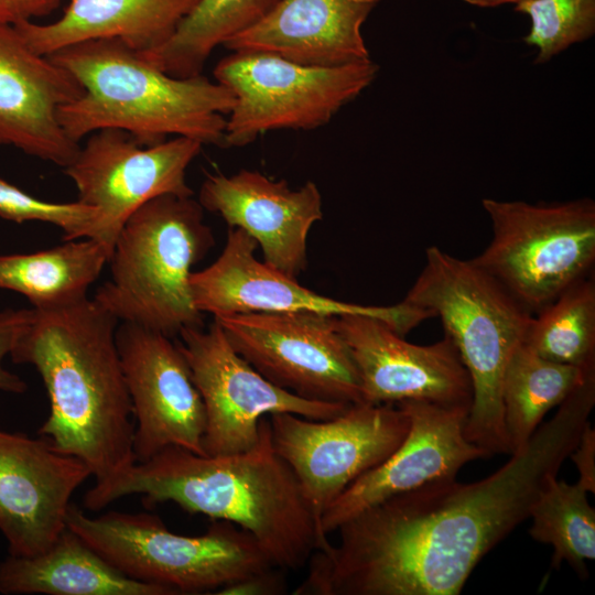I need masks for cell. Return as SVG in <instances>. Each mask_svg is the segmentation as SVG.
<instances>
[{
	"instance_id": "obj_1",
	"label": "cell",
	"mask_w": 595,
	"mask_h": 595,
	"mask_svg": "<svg viewBox=\"0 0 595 595\" xmlns=\"http://www.w3.org/2000/svg\"><path fill=\"white\" fill-rule=\"evenodd\" d=\"M587 374L499 469L475 483L454 478L392 496L315 550L295 595H458L479 561L529 518L589 422Z\"/></svg>"
},
{
	"instance_id": "obj_2",
	"label": "cell",
	"mask_w": 595,
	"mask_h": 595,
	"mask_svg": "<svg viewBox=\"0 0 595 595\" xmlns=\"http://www.w3.org/2000/svg\"><path fill=\"white\" fill-rule=\"evenodd\" d=\"M131 495L149 508L173 502L188 513L231 522L282 570L304 566L323 547L300 485L273 447L269 416L261 419L259 439L248 451L208 456L170 446L95 482L83 505L98 511Z\"/></svg>"
},
{
	"instance_id": "obj_3",
	"label": "cell",
	"mask_w": 595,
	"mask_h": 595,
	"mask_svg": "<svg viewBox=\"0 0 595 595\" xmlns=\"http://www.w3.org/2000/svg\"><path fill=\"white\" fill-rule=\"evenodd\" d=\"M118 322L88 298L32 307L9 355L14 364L32 365L45 386L50 412L39 434L57 452L82 461L96 482L136 462Z\"/></svg>"
},
{
	"instance_id": "obj_4",
	"label": "cell",
	"mask_w": 595,
	"mask_h": 595,
	"mask_svg": "<svg viewBox=\"0 0 595 595\" xmlns=\"http://www.w3.org/2000/svg\"><path fill=\"white\" fill-rule=\"evenodd\" d=\"M80 85L82 95L62 106L58 121L78 142L101 129H119L141 145L185 137L224 147L232 93L202 74L175 77L141 51L117 39L82 42L48 56Z\"/></svg>"
},
{
	"instance_id": "obj_5",
	"label": "cell",
	"mask_w": 595,
	"mask_h": 595,
	"mask_svg": "<svg viewBox=\"0 0 595 595\" xmlns=\"http://www.w3.org/2000/svg\"><path fill=\"white\" fill-rule=\"evenodd\" d=\"M402 301L441 320L469 374L473 401L464 424L466 439L488 455H510L502 378L533 314L470 259L436 246L426 249L424 267Z\"/></svg>"
},
{
	"instance_id": "obj_6",
	"label": "cell",
	"mask_w": 595,
	"mask_h": 595,
	"mask_svg": "<svg viewBox=\"0 0 595 595\" xmlns=\"http://www.w3.org/2000/svg\"><path fill=\"white\" fill-rule=\"evenodd\" d=\"M214 245L204 208L193 196L154 197L119 231L108 261L111 277L94 300L118 321L170 338L184 328L202 327L190 277Z\"/></svg>"
},
{
	"instance_id": "obj_7",
	"label": "cell",
	"mask_w": 595,
	"mask_h": 595,
	"mask_svg": "<svg viewBox=\"0 0 595 595\" xmlns=\"http://www.w3.org/2000/svg\"><path fill=\"white\" fill-rule=\"evenodd\" d=\"M65 524L125 575L176 595L216 593L275 566L250 533L228 521L213 520L205 533L183 536L153 513L90 517L71 504Z\"/></svg>"
},
{
	"instance_id": "obj_8",
	"label": "cell",
	"mask_w": 595,
	"mask_h": 595,
	"mask_svg": "<svg viewBox=\"0 0 595 595\" xmlns=\"http://www.w3.org/2000/svg\"><path fill=\"white\" fill-rule=\"evenodd\" d=\"M491 224L488 246L470 259L536 315L594 271L595 202L484 198Z\"/></svg>"
},
{
	"instance_id": "obj_9",
	"label": "cell",
	"mask_w": 595,
	"mask_h": 595,
	"mask_svg": "<svg viewBox=\"0 0 595 595\" xmlns=\"http://www.w3.org/2000/svg\"><path fill=\"white\" fill-rule=\"evenodd\" d=\"M371 60L333 67L309 66L267 52H232L214 68L234 95L224 147H245L268 131L326 125L376 79Z\"/></svg>"
},
{
	"instance_id": "obj_10",
	"label": "cell",
	"mask_w": 595,
	"mask_h": 595,
	"mask_svg": "<svg viewBox=\"0 0 595 595\" xmlns=\"http://www.w3.org/2000/svg\"><path fill=\"white\" fill-rule=\"evenodd\" d=\"M275 452L293 472L321 532L326 508L382 463L405 437L410 420L398 404L358 402L328 420L282 412L269 416Z\"/></svg>"
},
{
	"instance_id": "obj_11",
	"label": "cell",
	"mask_w": 595,
	"mask_h": 595,
	"mask_svg": "<svg viewBox=\"0 0 595 595\" xmlns=\"http://www.w3.org/2000/svg\"><path fill=\"white\" fill-rule=\"evenodd\" d=\"M214 320L234 349L273 385L309 400L364 402L358 369L336 316L256 312Z\"/></svg>"
},
{
	"instance_id": "obj_12",
	"label": "cell",
	"mask_w": 595,
	"mask_h": 595,
	"mask_svg": "<svg viewBox=\"0 0 595 595\" xmlns=\"http://www.w3.org/2000/svg\"><path fill=\"white\" fill-rule=\"evenodd\" d=\"M178 336L205 408L203 448L208 456L251 448L264 416L288 412L328 420L350 405L304 399L273 385L234 349L215 320L207 329L187 327Z\"/></svg>"
},
{
	"instance_id": "obj_13",
	"label": "cell",
	"mask_w": 595,
	"mask_h": 595,
	"mask_svg": "<svg viewBox=\"0 0 595 595\" xmlns=\"http://www.w3.org/2000/svg\"><path fill=\"white\" fill-rule=\"evenodd\" d=\"M202 147L185 137L141 145L119 129L90 133L64 167L78 191V201L96 210L88 238L111 256L122 226L143 204L166 194L193 196L186 170Z\"/></svg>"
},
{
	"instance_id": "obj_14",
	"label": "cell",
	"mask_w": 595,
	"mask_h": 595,
	"mask_svg": "<svg viewBox=\"0 0 595 595\" xmlns=\"http://www.w3.org/2000/svg\"><path fill=\"white\" fill-rule=\"evenodd\" d=\"M116 344L136 421V462L170 446L206 455L205 408L178 343L122 322L116 329Z\"/></svg>"
},
{
	"instance_id": "obj_15",
	"label": "cell",
	"mask_w": 595,
	"mask_h": 595,
	"mask_svg": "<svg viewBox=\"0 0 595 595\" xmlns=\"http://www.w3.org/2000/svg\"><path fill=\"white\" fill-rule=\"evenodd\" d=\"M257 241L240 228H228L220 256L207 268L192 272L195 307L216 316L256 312H315L333 316L355 314L378 318L405 336L431 313L403 301L391 306H367L338 301L311 291L264 261Z\"/></svg>"
},
{
	"instance_id": "obj_16",
	"label": "cell",
	"mask_w": 595,
	"mask_h": 595,
	"mask_svg": "<svg viewBox=\"0 0 595 595\" xmlns=\"http://www.w3.org/2000/svg\"><path fill=\"white\" fill-rule=\"evenodd\" d=\"M337 328L357 366L364 402H429L469 412V374L453 342H407L385 322L370 316H336Z\"/></svg>"
},
{
	"instance_id": "obj_17",
	"label": "cell",
	"mask_w": 595,
	"mask_h": 595,
	"mask_svg": "<svg viewBox=\"0 0 595 595\" xmlns=\"http://www.w3.org/2000/svg\"><path fill=\"white\" fill-rule=\"evenodd\" d=\"M410 420L401 444L351 483L324 511L321 532H335L364 510L428 483L454 478L467 463L489 456L464 433L468 410L429 402L398 403Z\"/></svg>"
},
{
	"instance_id": "obj_18",
	"label": "cell",
	"mask_w": 595,
	"mask_h": 595,
	"mask_svg": "<svg viewBox=\"0 0 595 595\" xmlns=\"http://www.w3.org/2000/svg\"><path fill=\"white\" fill-rule=\"evenodd\" d=\"M91 476L78 458L44 437L0 428V532L9 554L45 551L66 528L75 490Z\"/></svg>"
},
{
	"instance_id": "obj_19",
	"label": "cell",
	"mask_w": 595,
	"mask_h": 595,
	"mask_svg": "<svg viewBox=\"0 0 595 595\" xmlns=\"http://www.w3.org/2000/svg\"><path fill=\"white\" fill-rule=\"evenodd\" d=\"M204 209L217 213L229 228H240L261 248L263 261L298 279L307 266V236L323 218L314 182L291 188L259 171L207 174L198 195Z\"/></svg>"
},
{
	"instance_id": "obj_20",
	"label": "cell",
	"mask_w": 595,
	"mask_h": 595,
	"mask_svg": "<svg viewBox=\"0 0 595 595\" xmlns=\"http://www.w3.org/2000/svg\"><path fill=\"white\" fill-rule=\"evenodd\" d=\"M83 93L48 56L30 48L14 25L0 24V145L66 167L79 151L58 110Z\"/></svg>"
},
{
	"instance_id": "obj_21",
	"label": "cell",
	"mask_w": 595,
	"mask_h": 595,
	"mask_svg": "<svg viewBox=\"0 0 595 595\" xmlns=\"http://www.w3.org/2000/svg\"><path fill=\"white\" fill-rule=\"evenodd\" d=\"M383 0H279L223 46L267 52L292 62L333 67L370 60L361 26Z\"/></svg>"
},
{
	"instance_id": "obj_22",
	"label": "cell",
	"mask_w": 595,
	"mask_h": 595,
	"mask_svg": "<svg viewBox=\"0 0 595 595\" xmlns=\"http://www.w3.org/2000/svg\"><path fill=\"white\" fill-rule=\"evenodd\" d=\"M198 0H69L48 24L14 25L35 53L50 56L86 41L117 39L138 51L165 42Z\"/></svg>"
},
{
	"instance_id": "obj_23",
	"label": "cell",
	"mask_w": 595,
	"mask_h": 595,
	"mask_svg": "<svg viewBox=\"0 0 595 595\" xmlns=\"http://www.w3.org/2000/svg\"><path fill=\"white\" fill-rule=\"evenodd\" d=\"M0 594L176 595L166 586L125 575L67 527L45 551L3 559Z\"/></svg>"
},
{
	"instance_id": "obj_24",
	"label": "cell",
	"mask_w": 595,
	"mask_h": 595,
	"mask_svg": "<svg viewBox=\"0 0 595 595\" xmlns=\"http://www.w3.org/2000/svg\"><path fill=\"white\" fill-rule=\"evenodd\" d=\"M110 255L91 238L51 249L0 256V289L24 295L34 309H53L87 298Z\"/></svg>"
},
{
	"instance_id": "obj_25",
	"label": "cell",
	"mask_w": 595,
	"mask_h": 595,
	"mask_svg": "<svg viewBox=\"0 0 595 595\" xmlns=\"http://www.w3.org/2000/svg\"><path fill=\"white\" fill-rule=\"evenodd\" d=\"M278 1L198 0L165 42L142 54L172 76L201 75L216 46L253 25Z\"/></svg>"
},
{
	"instance_id": "obj_26",
	"label": "cell",
	"mask_w": 595,
	"mask_h": 595,
	"mask_svg": "<svg viewBox=\"0 0 595 595\" xmlns=\"http://www.w3.org/2000/svg\"><path fill=\"white\" fill-rule=\"evenodd\" d=\"M594 368L550 361L521 344L511 355L502 378L501 401L510 454L521 448L544 415L559 407Z\"/></svg>"
},
{
	"instance_id": "obj_27",
	"label": "cell",
	"mask_w": 595,
	"mask_h": 595,
	"mask_svg": "<svg viewBox=\"0 0 595 595\" xmlns=\"http://www.w3.org/2000/svg\"><path fill=\"white\" fill-rule=\"evenodd\" d=\"M578 484L552 477L531 507V538L552 547L551 565L565 562L580 578L588 575L586 562L595 558V509Z\"/></svg>"
},
{
	"instance_id": "obj_28",
	"label": "cell",
	"mask_w": 595,
	"mask_h": 595,
	"mask_svg": "<svg viewBox=\"0 0 595 595\" xmlns=\"http://www.w3.org/2000/svg\"><path fill=\"white\" fill-rule=\"evenodd\" d=\"M524 345L544 359L595 367V278L578 280L533 315Z\"/></svg>"
},
{
	"instance_id": "obj_29",
	"label": "cell",
	"mask_w": 595,
	"mask_h": 595,
	"mask_svg": "<svg viewBox=\"0 0 595 595\" xmlns=\"http://www.w3.org/2000/svg\"><path fill=\"white\" fill-rule=\"evenodd\" d=\"M515 11L530 18L523 42L537 48L536 64L549 62L595 33V0H520Z\"/></svg>"
},
{
	"instance_id": "obj_30",
	"label": "cell",
	"mask_w": 595,
	"mask_h": 595,
	"mask_svg": "<svg viewBox=\"0 0 595 595\" xmlns=\"http://www.w3.org/2000/svg\"><path fill=\"white\" fill-rule=\"evenodd\" d=\"M0 217L15 223H48L63 230L64 240H73L88 238L96 210L79 201L46 202L0 178Z\"/></svg>"
},
{
	"instance_id": "obj_31",
	"label": "cell",
	"mask_w": 595,
	"mask_h": 595,
	"mask_svg": "<svg viewBox=\"0 0 595 595\" xmlns=\"http://www.w3.org/2000/svg\"><path fill=\"white\" fill-rule=\"evenodd\" d=\"M30 309H7L0 312V391L21 394L26 391L25 381L3 367V359L10 355L15 338L29 317Z\"/></svg>"
},
{
	"instance_id": "obj_32",
	"label": "cell",
	"mask_w": 595,
	"mask_h": 595,
	"mask_svg": "<svg viewBox=\"0 0 595 595\" xmlns=\"http://www.w3.org/2000/svg\"><path fill=\"white\" fill-rule=\"evenodd\" d=\"M278 566L251 574L226 585L215 594L219 595H279L285 593L286 584Z\"/></svg>"
},
{
	"instance_id": "obj_33",
	"label": "cell",
	"mask_w": 595,
	"mask_h": 595,
	"mask_svg": "<svg viewBox=\"0 0 595 595\" xmlns=\"http://www.w3.org/2000/svg\"><path fill=\"white\" fill-rule=\"evenodd\" d=\"M578 472V484L587 493H595V430L591 422L584 428L577 444L569 455Z\"/></svg>"
},
{
	"instance_id": "obj_34",
	"label": "cell",
	"mask_w": 595,
	"mask_h": 595,
	"mask_svg": "<svg viewBox=\"0 0 595 595\" xmlns=\"http://www.w3.org/2000/svg\"><path fill=\"white\" fill-rule=\"evenodd\" d=\"M62 0H0V24L17 25L55 11Z\"/></svg>"
},
{
	"instance_id": "obj_35",
	"label": "cell",
	"mask_w": 595,
	"mask_h": 595,
	"mask_svg": "<svg viewBox=\"0 0 595 595\" xmlns=\"http://www.w3.org/2000/svg\"><path fill=\"white\" fill-rule=\"evenodd\" d=\"M469 4L482 8H494L507 3H517L520 0H463Z\"/></svg>"
}]
</instances>
